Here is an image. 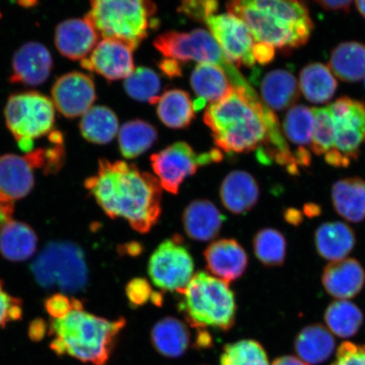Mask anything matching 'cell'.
I'll list each match as a JSON object with an SVG mask.
<instances>
[{
	"mask_svg": "<svg viewBox=\"0 0 365 365\" xmlns=\"http://www.w3.org/2000/svg\"><path fill=\"white\" fill-rule=\"evenodd\" d=\"M217 149L226 153L257 152L263 164L275 161L290 175L298 164L282 133L275 113L250 84L236 88L220 102L208 105L203 118Z\"/></svg>",
	"mask_w": 365,
	"mask_h": 365,
	"instance_id": "1",
	"label": "cell"
},
{
	"mask_svg": "<svg viewBox=\"0 0 365 365\" xmlns=\"http://www.w3.org/2000/svg\"><path fill=\"white\" fill-rule=\"evenodd\" d=\"M85 187L109 217L124 219L141 234L152 230L161 215L162 187L157 177L133 163L101 159Z\"/></svg>",
	"mask_w": 365,
	"mask_h": 365,
	"instance_id": "2",
	"label": "cell"
},
{
	"mask_svg": "<svg viewBox=\"0 0 365 365\" xmlns=\"http://www.w3.org/2000/svg\"><path fill=\"white\" fill-rule=\"evenodd\" d=\"M227 10L247 24L255 42L273 48H299L314 29L307 6L294 0H236L227 4Z\"/></svg>",
	"mask_w": 365,
	"mask_h": 365,
	"instance_id": "3",
	"label": "cell"
},
{
	"mask_svg": "<svg viewBox=\"0 0 365 365\" xmlns=\"http://www.w3.org/2000/svg\"><path fill=\"white\" fill-rule=\"evenodd\" d=\"M125 325L124 318L109 321L86 312L81 304L66 316L52 319L50 348L59 356L68 355L94 365H107L118 336Z\"/></svg>",
	"mask_w": 365,
	"mask_h": 365,
	"instance_id": "4",
	"label": "cell"
},
{
	"mask_svg": "<svg viewBox=\"0 0 365 365\" xmlns=\"http://www.w3.org/2000/svg\"><path fill=\"white\" fill-rule=\"evenodd\" d=\"M180 294L179 308L191 327L223 331L234 327L235 296L227 282L199 272Z\"/></svg>",
	"mask_w": 365,
	"mask_h": 365,
	"instance_id": "5",
	"label": "cell"
},
{
	"mask_svg": "<svg viewBox=\"0 0 365 365\" xmlns=\"http://www.w3.org/2000/svg\"><path fill=\"white\" fill-rule=\"evenodd\" d=\"M156 4L147 0H94L85 16L103 38L115 39L135 50L158 26Z\"/></svg>",
	"mask_w": 365,
	"mask_h": 365,
	"instance_id": "6",
	"label": "cell"
},
{
	"mask_svg": "<svg viewBox=\"0 0 365 365\" xmlns=\"http://www.w3.org/2000/svg\"><path fill=\"white\" fill-rule=\"evenodd\" d=\"M36 282L46 289L76 293L88 284V271L83 251L68 242L48 244L31 264Z\"/></svg>",
	"mask_w": 365,
	"mask_h": 365,
	"instance_id": "7",
	"label": "cell"
},
{
	"mask_svg": "<svg viewBox=\"0 0 365 365\" xmlns=\"http://www.w3.org/2000/svg\"><path fill=\"white\" fill-rule=\"evenodd\" d=\"M56 109L52 99L36 91L9 98L4 108L6 125L22 150L33 152L34 140L53 130Z\"/></svg>",
	"mask_w": 365,
	"mask_h": 365,
	"instance_id": "8",
	"label": "cell"
},
{
	"mask_svg": "<svg viewBox=\"0 0 365 365\" xmlns=\"http://www.w3.org/2000/svg\"><path fill=\"white\" fill-rule=\"evenodd\" d=\"M329 107L334 123V148L325 160L333 167L346 168L358 158L365 143V103L344 97Z\"/></svg>",
	"mask_w": 365,
	"mask_h": 365,
	"instance_id": "9",
	"label": "cell"
},
{
	"mask_svg": "<svg viewBox=\"0 0 365 365\" xmlns=\"http://www.w3.org/2000/svg\"><path fill=\"white\" fill-rule=\"evenodd\" d=\"M222 150L215 148L198 153L185 141L173 143L150 157L155 175L162 188L173 195L179 193L184 181L199 168L222 161Z\"/></svg>",
	"mask_w": 365,
	"mask_h": 365,
	"instance_id": "10",
	"label": "cell"
},
{
	"mask_svg": "<svg viewBox=\"0 0 365 365\" xmlns=\"http://www.w3.org/2000/svg\"><path fill=\"white\" fill-rule=\"evenodd\" d=\"M154 46L164 57L179 62L214 63L220 66L227 76L238 71V68L228 61L212 34L205 29H195L188 33L167 31L155 39Z\"/></svg>",
	"mask_w": 365,
	"mask_h": 365,
	"instance_id": "11",
	"label": "cell"
},
{
	"mask_svg": "<svg viewBox=\"0 0 365 365\" xmlns=\"http://www.w3.org/2000/svg\"><path fill=\"white\" fill-rule=\"evenodd\" d=\"M194 269L193 258L180 235L160 244L148 264L149 276L155 286L179 294L192 279Z\"/></svg>",
	"mask_w": 365,
	"mask_h": 365,
	"instance_id": "12",
	"label": "cell"
},
{
	"mask_svg": "<svg viewBox=\"0 0 365 365\" xmlns=\"http://www.w3.org/2000/svg\"><path fill=\"white\" fill-rule=\"evenodd\" d=\"M204 23L232 65L237 68L255 65L253 49L257 42L243 20L228 12L210 16Z\"/></svg>",
	"mask_w": 365,
	"mask_h": 365,
	"instance_id": "13",
	"label": "cell"
},
{
	"mask_svg": "<svg viewBox=\"0 0 365 365\" xmlns=\"http://www.w3.org/2000/svg\"><path fill=\"white\" fill-rule=\"evenodd\" d=\"M97 99L93 80L84 73L74 71L63 75L52 88V101L63 116H83Z\"/></svg>",
	"mask_w": 365,
	"mask_h": 365,
	"instance_id": "14",
	"label": "cell"
},
{
	"mask_svg": "<svg viewBox=\"0 0 365 365\" xmlns=\"http://www.w3.org/2000/svg\"><path fill=\"white\" fill-rule=\"evenodd\" d=\"M133 51L129 45L120 41L103 38L90 56L81 61V66L109 81L125 80L135 70Z\"/></svg>",
	"mask_w": 365,
	"mask_h": 365,
	"instance_id": "15",
	"label": "cell"
},
{
	"mask_svg": "<svg viewBox=\"0 0 365 365\" xmlns=\"http://www.w3.org/2000/svg\"><path fill=\"white\" fill-rule=\"evenodd\" d=\"M36 168L38 164L30 153L0 157V199L14 203L29 195L34 186Z\"/></svg>",
	"mask_w": 365,
	"mask_h": 365,
	"instance_id": "16",
	"label": "cell"
},
{
	"mask_svg": "<svg viewBox=\"0 0 365 365\" xmlns=\"http://www.w3.org/2000/svg\"><path fill=\"white\" fill-rule=\"evenodd\" d=\"M53 68L51 53L44 45L29 42L17 50L12 61V83L36 86L48 79Z\"/></svg>",
	"mask_w": 365,
	"mask_h": 365,
	"instance_id": "17",
	"label": "cell"
},
{
	"mask_svg": "<svg viewBox=\"0 0 365 365\" xmlns=\"http://www.w3.org/2000/svg\"><path fill=\"white\" fill-rule=\"evenodd\" d=\"M209 272L230 284L243 276L248 266V255L238 241L222 239L212 242L204 252Z\"/></svg>",
	"mask_w": 365,
	"mask_h": 365,
	"instance_id": "18",
	"label": "cell"
},
{
	"mask_svg": "<svg viewBox=\"0 0 365 365\" xmlns=\"http://www.w3.org/2000/svg\"><path fill=\"white\" fill-rule=\"evenodd\" d=\"M99 35L84 19H70L59 23L54 34L58 51L71 61H83L93 51Z\"/></svg>",
	"mask_w": 365,
	"mask_h": 365,
	"instance_id": "19",
	"label": "cell"
},
{
	"mask_svg": "<svg viewBox=\"0 0 365 365\" xmlns=\"http://www.w3.org/2000/svg\"><path fill=\"white\" fill-rule=\"evenodd\" d=\"M322 281L327 293L334 298L352 299L364 289L365 272L357 259H344L327 264L324 269Z\"/></svg>",
	"mask_w": 365,
	"mask_h": 365,
	"instance_id": "20",
	"label": "cell"
},
{
	"mask_svg": "<svg viewBox=\"0 0 365 365\" xmlns=\"http://www.w3.org/2000/svg\"><path fill=\"white\" fill-rule=\"evenodd\" d=\"M190 86L197 98L193 102L195 111L202 110L207 103L220 102L235 88L226 72L211 63H199L190 76Z\"/></svg>",
	"mask_w": 365,
	"mask_h": 365,
	"instance_id": "21",
	"label": "cell"
},
{
	"mask_svg": "<svg viewBox=\"0 0 365 365\" xmlns=\"http://www.w3.org/2000/svg\"><path fill=\"white\" fill-rule=\"evenodd\" d=\"M182 219L187 235L205 242L216 238L225 217L210 200H196L185 208Z\"/></svg>",
	"mask_w": 365,
	"mask_h": 365,
	"instance_id": "22",
	"label": "cell"
},
{
	"mask_svg": "<svg viewBox=\"0 0 365 365\" xmlns=\"http://www.w3.org/2000/svg\"><path fill=\"white\" fill-rule=\"evenodd\" d=\"M259 189L257 180L249 173L232 171L223 180L220 197L223 205L232 213L245 214L258 202Z\"/></svg>",
	"mask_w": 365,
	"mask_h": 365,
	"instance_id": "23",
	"label": "cell"
},
{
	"mask_svg": "<svg viewBox=\"0 0 365 365\" xmlns=\"http://www.w3.org/2000/svg\"><path fill=\"white\" fill-rule=\"evenodd\" d=\"M314 245L319 257L339 262L352 252L356 245L354 230L341 222L323 223L314 234Z\"/></svg>",
	"mask_w": 365,
	"mask_h": 365,
	"instance_id": "24",
	"label": "cell"
},
{
	"mask_svg": "<svg viewBox=\"0 0 365 365\" xmlns=\"http://www.w3.org/2000/svg\"><path fill=\"white\" fill-rule=\"evenodd\" d=\"M262 100L272 110L291 108L300 98L298 81L291 72L282 68L268 72L261 83Z\"/></svg>",
	"mask_w": 365,
	"mask_h": 365,
	"instance_id": "25",
	"label": "cell"
},
{
	"mask_svg": "<svg viewBox=\"0 0 365 365\" xmlns=\"http://www.w3.org/2000/svg\"><path fill=\"white\" fill-rule=\"evenodd\" d=\"M335 346L334 336L322 324L305 327L294 341L297 354L309 365H318L327 361L334 352Z\"/></svg>",
	"mask_w": 365,
	"mask_h": 365,
	"instance_id": "26",
	"label": "cell"
},
{
	"mask_svg": "<svg viewBox=\"0 0 365 365\" xmlns=\"http://www.w3.org/2000/svg\"><path fill=\"white\" fill-rule=\"evenodd\" d=\"M333 207L339 215L351 222L365 218V180L358 177L336 181L332 186Z\"/></svg>",
	"mask_w": 365,
	"mask_h": 365,
	"instance_id": "27",
	"label": "cell"
},
{
	"mask_svg": "<svg viewBox=\"0 0 365 365\" xmlns=\"http://www.w3.org/2000/svg\"><path fill=\"white\" fill-rule=\"evenodd\" d=\"M150 340L159 354L167 358H180L189 349L190 333L180 319L166 317L155 324Z\"/></svg>",
	"mask_w": 365,
	"mask_h": 365,
	"instance_id": "28",
	"label": "cell"
},
{
	"mask_svg": "<svg viewBox=\"0 0 365 365\" xmlns=\"http://www.w3.org/2000/svg\"><path fill=\"white\" fill-rule=\"evenodd\" d=\"M36 246L35 232L26 223L11 220L0 230V252L9 261H26L33 257Z\"/></svg>",
	"mask_w": 365,
	"mask_h": 365,
	"instance_id": "29",
	"label": "cell"
},
{
	"mask_svg": "<svg viewBox=\"0 0 365 365\" xmlns=\"http://www.w3.org/2000/svg\"><path fill=\"white\" fill-rule=\"evenodd\" d=\"M332 75L344 82H358L365 77V44L345 42L332 50L329 63Z\"/></svg>",
	"mask_w": 365,
	"mask_h": 365,
	"instance_id": "30",
	"label": "cell"
},
{
	"mask_svg": "<svg viewBox=\"0 0 365 365\" xmlns=\"http://www.w3.org/2000/svg\"><path fill=\"white\" fill-rule=\"evenodd\" d=\"M154 104L157 105L160 120L171 129H185L194 120L193 101L184 90H168L159 96Z\"/></svg>",
	"mask_w": 365,
	"mask_h": 365,
	"instance_id": "31",
	"label": "cell"
},
{
	"mask_svg": "<svg viewBox=\"0 0 365 365\" xmlns=\"http://www.w3.org/2000/svg\"><path fill=\"white\" fill-rule=\"evenodd\" d=\"M299 88L310 103L329 102L335 95L337 83L329 68L321 63L304 66L299 74Z\"/></svg>",
	"mask_w": 365,
	"mask_h": 365,
	"instance_id": "32",
	"label": "cell"
},
{
	"mask_svg": "<svg viewBox=\"0 0 365 365\" xmlns=\"http://www.w3.org/2000/svg\"><path fill=\"white\" fill-rule=\"evenodd\" d=\"M82 136L94 144L111 143L118 134V120L112 109L104 106L91 108L80 123Z\"/></svg>",
	"mask_w": 365,
	"mask_h": 365,
	"instance_id": "33",
	"label": "cell"
},
{
	"mask_svg": "<svg viewBox=\"0 0 365 365\" xmlns=\"http://www.w3.org/2000/svg\"><path fill=\"white\" fill-rule=\"evenodd\" d=\"M156 128L144 120H135L125 123L118 131L120 153L127 159L138 158L157 143Z\"/></svg>",
	"mask_w": 365,
	"mask_h": 365,
	"instance_id": "34",
	"label": "cell"
},
{
	"mask_svg": "<svg viewBox=\"0 0 365 365\" xmlns=\"http://www.w3.org/2000/svg\"><path fill=\"white\" fill-rule=\"evenodd\" d=\"M325 322L330 331L341 339L357 334L364 322L360 309L348 300H337L327 308Z\"/></svg>",
	"mask_w": 365,
	"mask_h": 365,
	"instance_id": "35",
	"label": "cell"
},
{
	"mask_svg": "<svg viewBox=\"0 0 365 365\" xmlns=\"http://www.w3.org/2000/svg\"><path fill=\"white\" fill-rule=\"evenodd\" d=\"M316 118L313 109L304 105H296L287 111L284 120V132L287 139L298 145L297 153L308 152L305 148H312Z\"/></svg>",
	"mask_w": 365,
	"mask_h": 365,
	"instance_id": "36",
	"label": "cell"
},
{
	"mask_svg": "<svg viewBox=\"0 0 365 365\" xmlns=\"http://www.w3.org/2000/svg\"><path fill=\"white\" fill-rule=\"evenodd\" d=\"M255 257L264 266L277 267L284 263L287 241L280 231L264 228L255 235L253 240Z\"/></svg>",
	"mask_w": 365,
	"mask_h": 365,
	"instance_id": "37",
	"label": "cell"
},
{
	"mask_svg": "<svg viewBox=\"0 0 365 365\" xmlns=\"http://www.w3.org/2000/svg\"><path fill=\"white\" fill-rule=\"evenodd\" d=\"M124 86L131 98L154 104L161 90V80L152 68L138 67L125 80Z\"/></svg>",
	"mask_w": 365,
	"mask_h": 365,
	"instance_id": "38",
	"label": "cell"
},
{
	"mask_svg": "<svg viewBox=\"0 0 365 365\" xmlns=\"http://www.w3.org/2000/svg\"><path fill=\"white\" fill-rule=\"evenodd\" d=\"M220 365H270L266 351L255 340H240L223 348Z\"/></svg>",
	"mask_w": 365,
	"mask_h": 365,
	"instance_id": "39",
	"label": "cell"
},
{
	"mask_svg": "<svg viewBox=\"0 0 365 365\" xmlns=\"http://www.w3.org/2000/svg\"><path fill=\"white\" fill-rule=\"evenodd\" d=\"M316 118L312 144V152L317 156L329 154L334 148V123L329 106L312 108Z\"/></svg>",
	"mask_w": 365,
	"mask_h": 365,
	"instance_id": "40",
	"label": "cell"
},
{
	"mask_svg": "<svg viewBox=\"0 0 365 365\" xmlns=\"http://www.w3.org/2000/svg\"><path fill=\"white\" fill-rule=\"evenodd\" d=\"M22 317V303L19 299L9 294L0 281V329Z\"/></svg>",
	"mask_w": 365,
	"mask_h": 365,
	"instance_id": "41",
	"label": "cell"
},
{
	"mask_svg": "<svg viewBox=\"0 0 365 365\" xmlns=\"http://www.w3.org/2000/svg\"><path fill=\"white\" fill-rule=\"evenodd\" d=\"M219 7L217 1H185L179 11L195 21L205 22L210 16L215 15Z\"/></svg>",
	"mask_w": 365,
	"mask_h": 365,
	"instance_id": "42",
	"label": "cell"
},
{
	"mask_svg": "<svg viewBox=\"0 0 365 365\" xmlns=\"http://www.w3.org/2000/svg\"><path fill=\"white\" fill-rule=\"evenodd\" d=\"M331 365H365V344L344 342L337 350L336 360Z\"/></svg>",
	"mask_w": 365,
	"mask_h": 365,
	"instance_id": "43",
	"label": "cell"
},
{
	"mask_svg": "<svg viewBox=\"0 0 365 365\" xmlns=\"http://www.w3.org/2000/svg\"><path fill=\"white\" fill-rule=\"evenodd\" d=\"M154 292L148 280L137 277L131 280L126 287V294L131 305L141 307L152 300Z\"/></svg>",
	"mask_w": 365,
	"mask_h": 365,
	"instance_id": "44",
	"label": "cell"
},
{
	"mask_svg": "<svg viewBox=\"0 0 365 365\" xmlns=\"http://www.w3.org/2000/svg\"><path fill=\"white\" fill-rule=\"evenodd\" d=\"M81 304L82 303L79 299L68 298L63 294H56L46 300L45 308L52 319H59L66 316Z\"/></svg>",
	"mask_w": 365,
	"mask_h": 365,
	"instance_id": "45",
	"label": "cell"
},
{
	"mask_svg": "<svg viewBox=\"0 0 365 365\" xmlns=\"http://www.w3.org/2000/svg\"><path fill=\"white\" fill-rule=\"evenodd\" d=\"M253 56L255 62L261 63V65H267L275 56V48L267 43H255Z\"/></svg>",
	"mask_w": 365,
	"mask_h": 365,
	"instance_id": "46",
	"label": "cell"
},
{
	"mask_svg": "<svg viewBox=\"0 0 365 365\" xmlns=\"http://www.w3.org/2000/svg\"><path fill=\"white\" fill-rule=\"evenodd\" d=\"M316 3L324 10L335 12H349L353 4L349 0H319Z\"/></svg>",
	"mask_w": 365,
	"mask_h": 365,
	"instance_id": "47",
	"label": "cell"
},
{
	"mask_svg": "<svg viewBox=\"0 0 365 365\" xmlns=\"http://www.w3.org/2000/svg\"><path fill=\"white\" fill-rule=\"evenodd\" d=\"M159 68L164 75H166L170 78H175V77L182 75V68L179 61L175 59L165 58L159 63Z\"/></svg>",
	"mask_w": 365,
	"mask_h": 365,
	"instance_id": "48",
	"label": "cell"
},
{
	"mask_svg": "<svg viewBox=\"0 0 365 365\" xmlns=\"http://www.w3.org/2000/svg\"><path fill=\"white\" fill-rule=\"evenodd\" d=\"M284 217L290 225L298 226L303 222V215L298 210L287 209L284 213Z\"/></svg>",
	"mask_w": 365,
	"mask_h": 365,
	"instance_id": "49",
	"label": "cell"
},
{
	"mask_svg": "<svg viewBox=\"0 0 365 365\" xmlns=\"http://www.w3.org/2000/svg\"><path fill=\"white\" fill-rule=\"evenodd\" d=\"M45 331V324L42 321L35 322L30 328V336L35 341L38 340L43 339Z\"/></svg>",
	"mask_w": 365,
	"mask_h": 365,
	"instance_id": "50",
	"label": "cell"
},
{
	"mask_svg": "<svg viewBox=\"0 0 365 365\" xmlns=\"http://www.w3.org/2000/svg\"><path fill=\"white\" fill-rule=\"evenodd\" d=\"M272 365H309L302 361V360L294 357V356H284L278 358Z\"/></svg>",
	"mask_w": 365,
	"mask_h": 365,
	"instance_id": "51",
	"label": "cell"
},
{
	"mask_svg": "<svg viewBox=\"0 0 365 365\" xmlns=\"http://www.w3.org/2000/svg\"><path fill=\"white\" fill-rule=\"evenodd\" d=\"M304 208V212L309 217L317 216L319 215V212L321 211L318 205L314 204L307 205Z\"/></svg>",
	"mask_w": 365,
	"mask_h": 365,
	"instance_id": "52",
	"label": "cell"
},
{
	"mask_svg": "<svg viewBox=\"0 0 365 365\" xmlns=\"http://www.w3.org/2000/svg\"><path fill=\"white\" fill-rule=\"evenodd\" d=\"M356 8L365 19V1H356L354 2Z\"/></svg>",
	"mask_w": 365,
	"mask_h": 365,
	"instance_id": "53",
	"label": "cell"
},
{
	"mask_svg": "<svg viewBox=\"0 0 365 365\" xmlns=\"http://www.w3.org/2000/svg\"><path fill=\"white\" fill-rule=\"evenodd\" d=\"M364 86H365V77H364Z\"/></svg>",
	"mask_w": 365,
	"mask_h": 365,
	"instance_id": "54",
	"label": "cell"
},
{
	"mask_svg": "<svg viewBox=\"0 0 365 365\" xmlns=\"http://www.w3.org/2000/svg\"><path fill=\"white\" fill-rule=\"evenodd\" d=\"M0 16H1V15H0Z\"/></svg>",
	"mask_w": 365,
	"mask_h": 365,
	"instance_id": "55",
	"label": "cell"
}]
</instances>
